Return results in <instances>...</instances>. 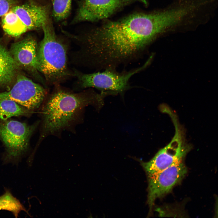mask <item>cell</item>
<instances>
[{"label": "cell", "instance_id": "cell-16", "mask_svg": "<svg viewBox=\"0 0 218 218\" xmlns=\"http://www.w3.org/2000/svg\"><path fill=\"white\" fill-rule=\"evenodd\" d=\"M17 3V0H0V17Z\"/></svg>", "mask_w": 218, "mask_h": 218}, {"label": "cell", "instance_id": "cell-10", "mask_svg": "<svg viewBox=\"0 0 218 218\" xmlns=\"http://www.w3.org/2000/svg\"><path fill=\"white\" fill-rule=\"evenodd\" d=\"M45 94V89L41 85L24 75H19L11 90L0 93V100L14 101L32 112L40 107Z\"/></svg>", "mask_w": 218, "mask_h": 218}, {"label": "cell", "instance_id": "cell-7", "mask_svg": "<svg viewBox=\"0 0 218 218\" xmlns=\"http://www.w3.org/2000/svg\"><path fill=\"white\" fill-rule=\"evenodd\" d=\"M36 126L13 120L0 123V138L5 147V160H17L26 151Z\"/></svg>", "mask_w": 218, "mask_h": 218}, {"label": "cell", "instance_id": "cell-5", "mask_svg": "<svg viewBox=\"0 0 218 218\" xmlns=\"http://www.w3.org/2000/svg\"><path fill=\"white\" fill-rule=\"evenodd\" d=\"M149 60L142 66L128 71L119 73L116 69H108L103 71L84 74L75 71L74 75L82 88H94L102 92L122 93L129 88V81L134 74L145 69Z\"/></svg>", "mask_w": 218, "mask_h": 218}, {"label": "cell", "instance_id": "cell-3", "mask_svg": "<svg viewBox=\"0 0 218 218\" xmlns=\"http://www.w3.org/2000/svg\"><path fill=\"white\" fill-rule=\"evenodd\" d=\"M42 29L44 37L37 49L38 70L48 82L58 84L70 75L66 49L56 36L50 20Z\"/></svg>", "mask_w": 218, "mask_h": 218}, {"label": "cell", "instance_id": "cell-1", "mask_svg": "<svg viewBox=\"0 0 218 218\" xmlns=\"http://www.w3.org/2000/svg\"><path fill=\"white\" fill-rule=\"evenodd\" d=\"M158 38L151 11L106 21L77 39L88 64L104 70L136 60Z\"/></svg>", "mask_w": 218, "mask_h": 218}, {"label": "cell", "instance_id": "cell-9", "mask_svg": "<svg viewBox=\"0 0 218 218\" xmlns=\"http://www.w3.org/2000/svg\"><path fill=\"white\" fill-rule=\"evenodd\" d=\"M187 170L183 161L157 173L148 176L147 204L149 213L155 200L169 193L184 177Z\"/></svg>", "mask_w": 218, "mask_h": 218}, {"label": "cell", "instance_id": "cell-11", "mask_svg": "<svg viewBox=\"0 0 218 218\" xmlns=\"http://www.w3.org/2000/svg\"><path fill=\"white\" fill-rule=\"evenodd\" d=\"M38 45L31 36L12 43L9 51L17 66L33 71H39L37 59Z\"/></svg>", "mask_w": 218, "mask_h": 218}, {"label": "cell", "instance_id": "cell-15", "mask_svg": "<svg viewBox=\"0 0 218 218\" xmlns=\"http://www.w3.org/2000/svg\"><path fill=\"white\" fill-rule=\"evenodd\" d=\"M72 0H54L52 15L54 20L60 21L66 18L70 14Z\"/></svg>", "mask_w": 218, "mask_h": 218}, {"label": "cell", "instance_id": "cell-8", "mask_svg": "<svg viewBox=\"0 0 218 218\" xmlns=\"http://www.w3.org/2000/svg\"><path fill=\"white\" fill-rule=\"evenodd\" d=\"M148 5L146 0H80L72 23L105 19L124 7L135 2Z\"/></svg>", "mask_w": 218, "mask_h": 218}, {"label": "cell", "instance_id": "cell-6", "mask_svg": "<svg viewBox=\"0 0 218 218\" xmlns=\"http://www.w3.org/2000/svg\"><path fill=\"white\" fill-rule=\"evenodd\" d=\"M175 127V133L169 144L160 150L154 157L141 165L147 176L162 171L168 167L183 161L191 148L185 140L183 131L175 116L172 117Z\"/></svg>", "mask_w": 218, "mask_h": 218}, {"label": "cell", "instance_id": "cell-12", "mask_svg": "<svg viewBox=\"0 0 218 218\" xmlns=\"http://www.w3.org/2000/svg\"><path fill=\"white\" fill-rule=\"evenodd\" d=\"M18 67L9 51L0 44V87L12 81Z\"/></svg>", "mask_w": 218, "mask_h": 218}, {"label": "cell", "instance_id": "cell-4", "mask_svg": "<svg viewBox=\"0 0 218 218\" xmlns=\"http://www.w3.org/2000/svg\"><path fill=\"white\" fill-rule=\"evenodd\" d=\"M50 7L32 1L12 7L1 17L4 31L12 37H18L30 30L42 28L50 19Z\"/></svg>", "mask_w": 218, "mask_h": 218}, {"label": "cell", "instance_id": "cell-2", "mask_svg": "<svg viewBox=\"0 0 218 218\" xmlns=\"http://www.w3.org/2000/svg\"><path fill=\"white\" fill-rule=\"evenodd\" d=\"M106 95L92 90L73 93L58 89L51 94L42 111L41 137L54 134L68 127L85 107L101 104Z\"/></svg>", "mask_w": 218, "mask_h": 218}, {"label": "cell", "instance_id": "cell-14", "mask_svg": "<svg viewBox=\"0 0 218 218\" xmlns=\"http://www.w3.org/2000/svg\"><path fill=\"white\" fill-rule=\"evenodd\" d=\"M1 210H5L11 212L16 217H18L19 213L22 211L28 213L19 200L8 190H6L4 194L0 196Z\"/></svg>", "mask_w": 218, "mask_h": 218}, {"label": "cell", "instance_id": "cell-13", "mask_svg": "<svg viewBox=\"0 0 218 218\" xmlns=\"http://www.w3.org/2000/svg\"><path fill=\"white\" fill-rule=\"evenodd\" d=\"M31 112L16 102L9 100H0V119L5 120L14 116L30 114Z\"/></svg>", "mask_w": 218, "mask_h": 218}]
</instances>
